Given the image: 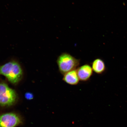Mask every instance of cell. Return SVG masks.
<instances>
[{"label": "cell", "mask_w": 127, "mask_h": 127, "mask_svg": "<svg viewBox=\"0 0 127 127\" xmlns=\"http://www.w3.org/2000/svg\"><path fill=\"white\" fill-rule=\"evenodd\" d=\"M0 75L4 76L10 83L16 85L23 78V71L18 62L11 61L0 65Z\"/></svg>", "instance_id": "cell-1"}, {"label": "cell", "mask_w": 127, "mask_h": 127, "mask_svg": "<svg viewBox=\"0 0 127 127\" xmlns=\"http://www.w3.org/2000/svg\"><path fill=\"white\" fill-rule=\"evenodd\" d=\"M80 60L70 54L64 52L58 57L57 60L59 72L64 75L69 71L76 69L80 64Z\"/></svg>", "instance_id": "cell-2"}, {"label": "cell", "mask_w": 127, "mask_h": 127, "mask_svg": "<svg viewBox=\"0 0 127 127\" xmlns=\"http://www.w3.org/2000/svg\"><path fill=\"white\" fill-rule=\"evenodd\" d=\"M18 99V95L15 90L5 82H0V106L10 107L15 104Z\"/></svg>", "instance_id": "cell-3"}, {"label": "cell", "mask_w": 127, "mask_h": 127, "mask_svg": "<svg viewBox=\"0 0 127 127\" xmlns=\"http://www.w3.org/2000/svg\"><path fill=\"white\" fill-rule=\"evenodd\" d=\"M21 123L20 117L14 113H7L0 115V127H15Z\"/></svg>", "instance_id": "cell-4"}, {"label": "cell", "mask_w": 127, "mask_h": 127, "mask_svg": "<svg viewBox=\"0 0 127 127\" xmlns=\"http://www.w3.org/2000/svg\"><path fill=\"white\" fill-rule=\"evenodd\" d=\"M77 70L79 80L86 82L90 79L93 75V70L90 65L86 64L77 68Z\"/></svg>", "instance_id": "cell-5"}, {"label": "cell", "mask_w": 127, "mask_h": 127, "mask_svg": "<svg viewBox=\"0 0 127 127\" xmlns=\"http://www.w3.org/2000/svg\"><path fill=\"white\" fill-rule=\"evenodd\" d=\"M63 79L66 83L71 85H77L80 80L76 69L69 71L64 74Z\"/></svg>", "instance_id": "cell-6"}, {"label": "cell", "mask_w": 127, "mask_h": 127, "mask_svg": "<svg viewBox=\"0 0 127 127\" xmlns=\"http://www.w3.org/2000/svg\"><path fill=\"white\" fill-rule=\"evenodd\" d=\"M92 69L96 73L102 74L106 70V67L104 62L100 58H97L92 63Z\"/></svg>", "instance_id": "cell-7"}, {"label": "cell", "mask_w": 127, "mask_h": 127, "mask_svg": "<svg viewBox=\"0 0 127 127\" xmlns=\"http://www.w3.org/2000/svg\"><path fill=\"white\" fill-rule=\"evenodd\" d=\"M25 96L27 99L31 100L33 99V95L31 93H27L25 95Z\"/></svg>", "instance_id": "cell-8"}]
</instances>
